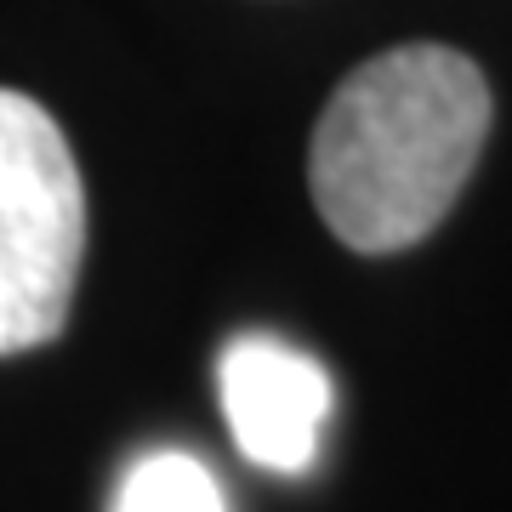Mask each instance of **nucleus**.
I'll list each match as a JSON object with an SVG mask.
<instances>
[{"mask_svg": "<svg viewBox=\"0 0 512 512\" xmlns=\"http://www.w3.org/2000/svg\"><path fill=\"white\" fill-rule=\"evenodd\" d=\"M490 137V86L450 46H393L330 92L308 148L313 205L348 251L427 239Z\"/></svg>", "mask_w": 512, "mask_h": 512, "instance_id": "f257e3e1", "label": "nucleus"}, {"mask_svg": "<svg viewBox=\"0 0 512 512\" xmlns=\"http://www.w3.org/2000/svg\"><path fill=\"white\" fill-rule=\"evenodd\" d=\"M86 256V188L52 114L0 86V359L69 325Z\"/></svg>", "mask_w": 512, "mask_h": 512, "instance_id": "f03ea898", "label": "nucleus"}, {"mask_svg": "<svg viewBox=\"0 0 512 512\" xmlns=\"http://www.w3.org/2000/svg\"><path fill=\"white\" fill-rule=\"evenodd\" d=\"M217 399L239 456L268 473H302L330 421V376L279 336H234L217 359Z\"/></svg>", "mask_w": 512, "mask_h": 512, "instance_id": "7ed1b4c3", "label": "nucleus"}, {"mask_svg": "<svg viewBox=\"0 0 512 512\" xmlns=\"http://www.w3.org/2000/svg\"><path fill=\"white\" fill-rule=\"evenodd\" d=\"M109 512H228V495L200 456L188 450H148L126 467Z\"/></svg>", "mask_w": 512, "mask_h": 512, "instance_id": "20e7f679", "label": "nucleus"}]
</instances>
